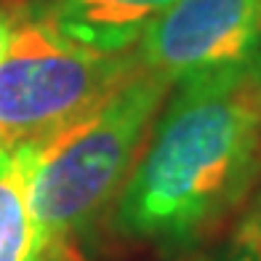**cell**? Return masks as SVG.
<instances>
[{"label": "cell", "instance_id": "obj_1", "mask_svg": "<svg viewBox=\"0 0 261 261\" xmlns=\"http://www.w3.org/2000/svg\"><path fill=\"white\" fill-rule=\"evenodd\" d=\"M261 181V62L168 91L115 200V229L165 253L216 234Z\"/></svg>", "mask_w": 261, "mask_h": 261}, {"label": "cell", "instance_id": "obj_2", "mask_svg": "<svg viewBox=\"0 0 261 261\" xmlns=\"http://www.w3.org/2000/svg\"><path fill=\"white\" fill-rule=\"evenodd\" d=\"M173 86L136 69L96 110L38 141L32 171V211L45 234L75 245L110 208L149 136Z\"/></svg>", "mask_w": 261, "mask_h": 261}, {"label": "cell", "instance_id": "obj_3", "mask_svg": "<svg viewBox=\"0 0 261 261\" xmlns=\"http://www.w3.org/2000/svg\"><path fill=\"white\" fill-rule=\"evenodd\" d=\"M139 69L136 54H99L30 14L0 59V144L45 141L83 120Z\"/></svg>", "mask_w": 261, "mask_h": 261}, {"label": "cell", "instance_id": "obj_4", "mask_svg": "<svg viewBox=\"0 0 261 261\" xmlns=\"http://www.w3.org/2000/svg\"><path fill=\"white\" fill-rule=\"evenodd\" d=\"M136 62L176 86L261 62V0H179L136 43Z\"/></svg>", "mask_w": 261, "mask_h": 261}, {"label": "cell", "instance_id": "obj_5", "mask_svg": "<svg viewBox=\"0 0 261 261\" xmlns=\"http://www.w3.org/2000/svg\"><path fill=\"white\" fill-rule=\"evenodd\" d=\"M27 14L64 40L99 54H128L179 0H24Z\"/></svg>", "mask_w": 261, "mask_h": 261}, {"label": "cell", "instance_id": "obj_6", "mask_svg": "<svg viewBox=\"0 0 261 261\" xmlns=\"http://www.w3.org/2000/svg\"><path fill=\"white\" fill-rule=\"evenodd\" d=\"M38 141L6 147L0 158V261H83L75 245L45 234L32 211Z\"/></svg>", "mask_w": 261, "mask_h": 261}, {"label": "cell", "instance_id": "obj_7", "mask_svg": "<svg viewBox=\"0 0 261 261\" xmlns=\"http://www.w3.org/2000/svg\"><path fill=\"white\" fill-rule=\"evenodd\" d=\"M234 248L245 261H261V181L240 208V221L234 229Z\"/></svg>", "mask_w": 261, "mask_h": 261}, {"label": "cell", "instance_id": "obj_8", "mask_svg": "<svg viewBox=\"0 0 261 261\" xmlns=\"http://www.w3.org/2000/svg\"><path fill=\"white\" fill-rule=\"evenodd\" d=\"M27 16V3L24 0H3L0 3V59L8 51L11 38H14L16 27Z\"/></svg>", "mask_w": 261, "mask_h": 261}, {"label": "cell", "instance_id": "obj_9", "mask_svg": "<svg viewBox=\"0 0 261 261\" xmlns=\"http://www.w3.org/2000/svg\"><path fill=\"white\" fill-rule=\"evenodd\" d=\"M3 152H6V144H0V158H3Z\"/></svg>", "mask_w": 261, "mask_h": 261}]
</instances>
